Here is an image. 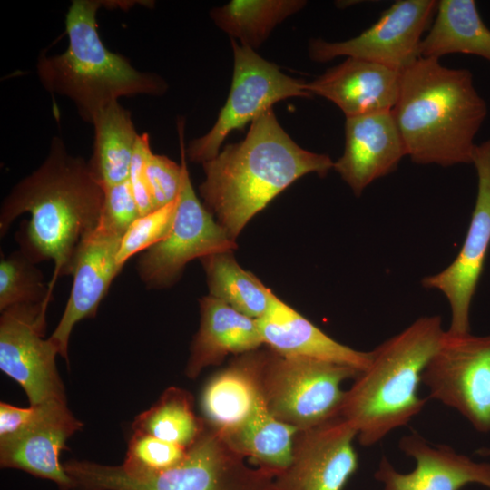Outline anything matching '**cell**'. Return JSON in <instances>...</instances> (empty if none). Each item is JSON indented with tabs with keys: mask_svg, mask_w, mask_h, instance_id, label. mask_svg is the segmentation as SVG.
<instances>
[{
	"mask_svg": "<svg viewBox=\"0 0 490 490\" xmlns=\"http://www.w3.org/2000/svg\"><path fill=\"white\" fill-rule=\"evenodd\" d=\"M104 187L83 157L67 151L54 137L44 162L13 187L0 209V236L15 220L29 213L22 251L34 262L54 265L49 289L57 279L72 275L74 258L82 239L99 222Z\"/></svg>",
	"mask_w": 490,
	"mask_h": 490,
	"instance_id": "1",
	"label": "cell"
},
{
	"mask_svg": "<svg viewBox=\"0 0 490 490\" xmlns=\"http://www.w3.org/2000/svg\"><path fill=\"white\" fill-rule=\"evenodd\" d=\"M202 165L200 195L236 240L250 220L291 183L309 173L324 177L334 162L298 145L271 108L251 122L242 141L226 145Z\"/></svg>",
	"mask_w": 490,
	"mask_h": 490,
	"instance_id": "2",
	"label": "cell"
},
{
	"mask_svg": "<svg viewBox=\"0 0 490 490\" xmlns=\"http://www.w3.org/2000/svg\"><path fill=\"white\" fill-rule=\"evenodd\" d=\"M392 113L413 162L449 167L473 162L487 105L468 69L418 57L400 72Z\"/></svg>",
	"mask_w": 490,
	"mask_h": 490,
	"instance_id": "3",
	"label": "cell"
},
{
	"mask_svg": "<svg viewBox=\"0 0 490 490\" xmlns=\"http://www.w3.org/2000/svg\"><path fill=\"white\" fill-rule=\"evenodd\" d=\"M440 316H424L371 350L369 366L345 392L340 416L361 446L379 443L407 425L427 402L418 386L445 333Z\"/></svg>",
	"mask_w": 490,
	"mask_h": 490,
	"instance_id": "4",
	"label": "cell"
},
{
	"mask_svg": "<svg viewBox=\"0 0 490 490\" xmlns=\"http://www.w3.org/2000/svg\"><path fill=\"white\" fill-rule=\"evenodd\" d=\"M129 7L128 1L74 0L65 16L66 50L55 55L41 54L37 74L53 94L69 98L84 122L122 96L162 95L168 85L161 76L141 72L124 56L103 44L97 24L101 7Z\"/></svg>",
	"mask_w": 490,
	"mask_h": 490,
	"instance_id": "5",
	"label": "cell"
},
{
	"mask_svg": "<svg viewBox=\"0 0 490 490\" xmlns=\"http://www.w3.org/2000/svg\"><path fill=\"white\" fill-rule=\"evenodd\" d=\"M211 427L176 466L133 475L120 466L71 460L63 464L73 490H276L275 475L250 467Z\"/></svg>",
	"mask_w": 490,
	"mask_h": 490,
	"instance_id": "6",
	"label": "cell"
},
{
	"mask_svg": "<svg viewBox=\"0 0 490 490\" xmlns=\"http://www.w3.org/2000/svg\"><path fill=\"white\" fill-rule=\"evenodd\" d=\"M361 371L345 365L269 350L262 371V392L270 413L299 431L340 416L341 384Z\"/></svg>",
	"mask_w": 490,
	"mask_h": 490,
	"instance_id": "7",
	"label": "cell"
},
{
	"mask_svg": "<svg viewBox=\"0 0 490 490\" xmlns=\"http://www.w3.org/2000/svg\"><path fill=\"white\" fill-rule=\"evenodd\" d=\"M183 127V121H179L183 173L172 228L162 240L142 252L137 263L138 274L149 289L172 286L192 260L232 252L237 248L236 240L194 191L186 163Z\"/></svg>",
	"mask_w": 490,
	"mask_h": 490,
	"instance_id": "8",
	"label": "cell"
},
{
	"mask_svg": "<svg viewBox=\"0 0 490 490\" xmlns=\"http://www.w3.org/2000/svg\"><path fill=\"white\" fill-rule=\"evenodd\" d=\"M233 75L229 96L212 128L191 141L186 157L204 163L214 158L226 137L252 122L279 101L291 97L310 98L305 82L290 77L263 59L256 51L231 40Z\"/></svg>",
	"mask_w": 490,
	"mask_h": 490,
	"instance_id": "9",
	"label": "cell"
},
{
	"mask_svg": "<svg viewBox=\"0 0 490 490\" xmlns=\"http://www.w3.org/2000/svg\"><path fill=\"white\" fill-rule=\"evenodd\" d=\"M421 383L429 397L456 410L477 431L490 432V334L446 330Z\"/></svg>",
	"mask_w": 490,
	"mask_h": 490,
	"instance_id": "10",
	"label": "cell"
},
{
	"mask_svg": "<svg viewBox=\"0 0 490 490\" xmlns=\"http://www.w3.org/2000/svg\"><path fill=\"white\" fill-rule=\"evenodd\" d=\"M50 299L8 308L0 318V368L22 386L30 406L66 403L55 365L59 349L44 338Z\"/></svg>",
	"mask_w": 490,
	"mask_h": 490,
	"instance_id": "11",
	"label": "cell"
},
{
	"mask_svg": "<svg viewBox=\"0 0 490 490\" xmlns=\"http://www.w3.org/2000/svg\"><path fill=\"white\" fill-rule=\"evenodd\" d=\"M436 5L435 0L396 1L376 23L353 38L339 42L311 39L309 55L318 63L347 56L402 72L418 58L420 43Z\"/></svg>",
	"mask_w": 490,
	"mask_h": 490,
	"instance_id": "12",
	"label": "cell"
},
{
	"mask_svg": "<svg viewBox=\"0 0 490 490\" xmlns=\"http://www.w3.org/2000/svg\"><path fill=\"white\" fill-rule=\"evenodd\" d=\"M477 174L475 208L464 243L455 260L421 285L444 294L451 310L454 333L470 332V307L490 247V139L476 144L473 162Z\"/></svg>",
	"mask_w": 490,
	"mask_h": 490,
	"instance_id": "13",
	"label": "cell"
},
{
	"mask_svg": "<svg viewBox=\"0 0 490 490\" xmlns=\"http://www.w3.org/2000/svg\"><path fill=\"white\" fill-rule=\"evenodd\" d=\"M356 437L341 416L298 431L290 463L275 476L276 490H343L358 466Z\"/></svg>",
	"mask_w": 490,
	"mask_h": 490,
	"instance_id": "14",
	"label": "cell"
},
{
	"mask_svg": "<svg viewBox=\"0 0 490 490\" xmlns=\"http://www.w3.org/2000/svg\"><path fill=\"white\" fill-rule=\"evenodd\" d=\"M122 235L101 216L97 225L81 240L76 250L72 290L61 319L50 336L59 355L68 359V343L74 325L93 318L102 299L120 273L116 263Z\"/></svg>",
	"mask_w": 490,
	"mask_h": 490,
	"instance_id": "15",
	"label": "cell"
},
{
	"mask_svg": "<svg viewBox=\"0 0 490 490\" xmlns=\"http://www.w3.org/2000/svg\"><path fill=\"white\" fill-rule=\"evenodd\" d=\"M398 448L416 466L401 473L383 456L374 475L380 490H460L473 483L490 489V463L476 462L446 444H432L416 431L402 436Z\"/></svg>",
	"mask_w": 490,
	"mask_h": 490,
	"instance_id": "16",
	"label": "cell"
},
{
	"mask_svg": "<svg viewBox=\"0 0 490 490\" xmlns=\"http://www.w3.org/2000/svg\"><path fill=\"white\" fill-rule=\"evenodd\" d=\"M35 419L23 430L0 438V465L17 468L54 482L61 490H73L74 483L59 462L67 439L82 428L66 403L38 405Z\"/></svg>",
	"mask_w": 490,
	"mask_h": 490,
	"instance_id": "17",
	"label": "cell"
},
{
	"mask_svg": "<svg viewBox=\"0 0 490 490\" xmlns=\"http://www.w3.org/2000/svg\"><path fill=\"white\" fill-rule=\"evenodd\" d=\"M406 148L392 111L348 117L345 147L333 169L356 196L374 181L393 172Z\"/></svg>",
	"mask_w": 490,
	"mask_h": 490,
	"instance_id": "18",
	"label": "cell"
},
{
	"mask_svg": "<svg viewBox=\"0 0 490 490\" xmlns=\"http://www.w3.org/2000/svg\"><path fill=\"white\" fill-rule=\"evenodd\" d=\"M268 352L238 355L205 385L201 397L203 419L221 437L238 430L265 405L262 371Z\"/></svg>",
	"mask_w": 490,
	"mask_h": 490,
	"instance_id": "19",
	"label": "cell"
},
{
	"mask_svg": "<svg viewBox=\"0 0 490 490\" xmlns=\"http://www.w3.org/2000/svg\"><path fill=\"white\" fill-rule=\"evenodd\" d=\"M400 72L356 58L329 68L305 89L335 103L346 118L390 112L399 93Z\"/></svg>",
	"mask_w": 490,
	"mask_h": 490,
	"instance_id": "20",
	"label": "cell"
},
{
	"mask_svg": "<svg viewBox=\"0 0 490 490\" xmlns=\"http://www.w3.org/2000/svg\"><path fill=\"white\" fill-rule=\"evenodd\" d=\"M257 321L263 344L279 355L345 365L359 371L371 362V351L338 342L275 294L267 312Z\"/></svg>",
	"mask_w": 490,
	"mask_h": 490,
	"instance_id": "21",
	"label": "cell"
},
{
	"mask_svg": "<svg viewBox=\"0 0 490 490\" xmlns=\"http://www.w3.org/2000/svg\"><path fill=\"white\" fill-rule=\"evenodd\" d=\"M201 320L185 374L196 378L207 367L219 365L229 354L257 350L263 340L258 321L219 299L208 295L200 300Z\"/></svg>",
	"mask_w": 490,
	"mask_h": 490,
	"instance_id": "22",
	"label": "cell"
},
{
	"mask_svg": "<svg viewBox=\"0 0 490 490\" xmlns=\"http://www.w3.org/2000/svg\"><path fill=\"white\" fill-rule=\"evenodd\" d=\"M451 54H473L490 62V29L474 0L437 1L435 20L420 43L418 57L439 60Z\"/></svg>",
	"mask_w": 490,
	"mask_h": 490,
	"instance_id": "23",
	"label": "cell"
},
{
	"mask_svg": "<svg viewBox=\"0 0 490 490\" xmlns=\"http://www.w3.org/2000/svg\"><path fill=\"white\" fill-rule=\"evenodd\" d=\"M94 142L89 165L103 186L125 181L139 137L131 113L114 102L94 118Z\"/></svg>",
	"mask_w": 490,
	"mask_h": 490,
	"instance_id": "24",
	"label": "cell"
},
{
	"mask_svg": "<svg viewBox=\"0 0 490 490\" xmlns=\"http://www.w3.org/2000/svg\"><path fill=\"white\" fill-rule=\"evenodd\" d=\"M298 431L275 418L265 404L241 427L221 438L235 452L276 476L290 463Z\"/></svg>",
	"mask_w": 490,
	"mask_h": 490,
	"instance_id": "25",
	"label": "cell"
},
{
	"mask_svg": "<svg viewBox=\"0 0 490 490\" xmlns=\"http://www.w3.org/2000/svg\"><path fill=\"white\" fill-rule=\"evenodd\" d=\"M306 4L303 0H232L212 8L210 16L231 40L255 51L279 24Z\"/></svg>",
	"mask_w": 490,
	"mask_h": 490,
	"instance_id": "26",
	"label": "cell"
},
{
	"mask_svg": "<svg viewBox=\"0 0 490 490\" xmlns=\"http://www.w3.org/2000/svg\"><path fill=\"white\" fill-rule=\"evenodd\" d=\"M201 261L210 295L252 318L265 315L274 293L255 275L243 270L232 252L212 254Z\"/></svg>",
	"mask_w": 490,
	"mask_h": 490,
	"instance_id": "27",
	"label": "cell"
},
{
	"mask_svg": "<svg viewBox=\"0 0 490 490\" xmlns=\"http://www.w3.org/2000/svg\"><path fill=\"white\" fill-rule=\"evenodd\" d=\"M133 432L151 435L185 448L193 445L206 427L193 410V397L176 387L167 388L148 410L132 423Z\"/></svg>",
	"mask_w": 490,
	"mask_h": 490,
	"instance_id": "28",
	"label": "cell"
},
{
	"mask_svg": "<svg viewBox=\"0 0 490 490\" xmlns=\"http://www.w3.org/2000/svg\"><path fill=\"white\" fill-rule=\"evenodd\" d=\"M24 251L2 257L0 261V310L52 298L41 271Z\"/></svg>",
	"mask_w": 490,
	"mask_h": 490,
	"instance_id": "29",
	"label": "cell"
},
{
	"mask_svg": "<svg viewBox=\"0 0 490 490\" xmlns=\"http://www.w3.org/2000/svg\"><path fill=\"white\" fill-rule=\"evenodd\" d=\"M187 448L151 435L133 432L121 466L133 475L160 472L178 465Z\"/></svg>",
	"mask_w": 490,
	"mask_h": 490,
	"instance_id": "30",
	"label": "cell"
},
{
	"mask_svg": "<svg viewBox=\"0 0 490 490\" xmlns=\"http://www.w3.org/2000/svg\"><path fill=\"white\" fill-rule=\"evenodd\" d=\"M178 198L171 203L140 216L122 237L116 263L120 270L135 254L145 251L162 240L169 233Z\"/></svg>",
	"mask_w": 490,
	"mask_h": 490,
	"instance_id": "31",
	"label": "cell"
},
{
	"mask_svg": "<svg viewBox=\"0 0 490 490\" xmlns=\"http://www.w3.org/2000/svg\"><path fill=\"white\" fill-rule=\"evenodd\" d=\"M182 164L151 152L145 162V176L155 210L175 201L182 181Z\"/></svg>",
	"mask_w": 490,
	"mask_h": 490,
	"instance_id": "32",
	"label": "cell"
},
{
	"mask_svg": "<svg viewBox=\"0 0 490 490\" xmlns=\"http://www.w3.org/2000/svg\"><path fill=\"white\" fill-rule=\"evenodd\" d=\"M102 217L122 236L141 215L129 181L103 186Z\"/></svg>",
	"mask_w": 490,
	"mask_h": 490,
	"instance_id": "33",
	"label": "cell"
},
{
	"mask_svg": "<svg viewBox=\"0 0 490 490\" xmlns=\"http://www.w3.org/2000/svg\"><path fill=\"white\" fill-rule=\"evenodd\" d=\"M151 152L149 134H139L131 162L128 181L141 216L155 210L145 176V162Z\"/></svg>",
	"mask_w": 490,
	"mask_h": 490,
	"instance_id": "34",
	"label": "cell"
},
{
	"mask_svg": "<svg viewBox=\"0 0 490 490\" xmlns=\"http://www.w3.org/2000/svg\"><path fill=\"white\" fill-rule=\"evenodd\" d=\"M39 410V406L23 408L1 402L0 438L12 436L26 427L35 419Z\"/></svg>",
	"mask_w": 490,
	"mask_h": 490,
	"instance_id": "35",
	"label": "cell"
},
{
	"mask_svg": "<svg viewBox=\"0 0 490 490\" xmlns=\"http://www.w3.org/2000/svg\"><path fill=\"white\" fill-rule=\"evenodd\" d=\"M475 454L483 457L490 456V446L480 447L475 451Z\"/></svg>",
	"mask_w": 490,
	"mask_h": 490,
	"instance_id": "36",
	"label": "cell"
}]
</instances>
